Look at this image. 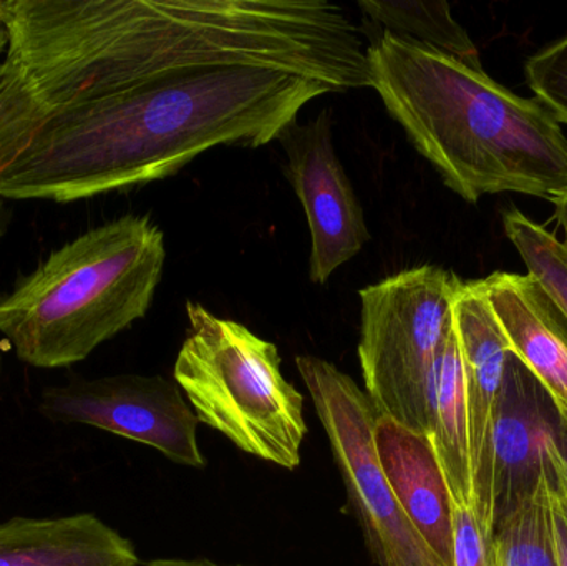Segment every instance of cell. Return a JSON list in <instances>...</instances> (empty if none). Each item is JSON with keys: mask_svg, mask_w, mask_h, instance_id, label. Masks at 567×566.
Masks as SVG:
<instances>
[{"mask_svg": "<svg viewBox=\"0 0 567 566\" xmlns=\"http://www.w3.org/2000/svg\"><path fill=\"white\" fill-rule=\"evenodd\" d=\"M336 83L262 65L169 70L0 122V198L75 203L166 178L216 146L259 148Z\"/></svg>", "mask_w": 567, "mask_h": 566, "instance_id": "1", "label": "cell"}, {"mask_svg": "<svg viewBox=\"0 0 567 566\" xmlns=\"http://www.w3.org/2000/svg\"><path fill=\"white\" fill-rule=\"evenodd\" d=\"M367 62L386 112L460 198L512 192L555 203L567 195V138L538 100L392 32L369 43Z\"/></svg>", "mask_w": 567, "mask_h": 566, "instance_id": "2", "label": "cell"}, {"mask_svg": "<svg viewBox=\"0 0 567 566\" xmlns=\"http://www.w3.org/2000/svg\"><path fill=\"white\" fill-rule=\"evenodd\" d=\"M165 261V236L150 216L125 215L89 229L0 296V332L33 368L85 361L145 318Z\"/></svg>", "mask_w": 567, "mask_h": 566, "instance_id": "3", "label": "cell"}, {"mask_svg": "<svg viewBox=\"0 0 567 566\" xmlns=\"http://www.w3.org/2000/svg\"><path fill=\"white\" fill-rule=\"evenodd\" d=\"M186 315L173 378L198 421L239 451L296 471L307 434L303 395L284 378L276 344L198 302Z\"/></svg>", "mask_w": 567, "mask_h": 566, "instance_id": "4", "label": "cell"}, {"mask_svg": "<svg viewBox=\"0 0 567 566\" xmlns=\"http://www.w3.org/2000/svg\"><path fill=\"white\" fill-rule=\"evenodd\" d=\"M463 281L415 266L360 289L359 362L379 415L430 435L436 368Z\"/></svg>", "mask_w": 567, "mask_h": 566, "instance_id": "5", "label": "cell"}, {"mask_svg": "<svg viewBox=\"0 0 567 566\" xmlns=\"http://www.w3.org/2000/svg\"><path fill=\"white\" fill-rule=\"evenodd\" d=\"M296 366L329 439L373 564L445 566L413 527L383 474L373 439L379 412L367 392L326 359L297 356Z\"/></svg>", "mask_w": 567, "mask_h": 566, "instance_id": "6", "label": "cell"}, {"mask_svg": "<svg viewBox=\"0 0 567 566\" xmlns=\"http://www.w3.org/2000/svg\"><path fill=\"white\" fill-rule=\"evenodd\" d=\"M39 411L53 422L90 425L132 439L175 464L206 465L198 444V418L178 384L162 375L75 379L47 388Z\"/></svg>", "mask_w": 567, "mask_h": 566, "instance_id": "7", "label": "cell"}, {"mask_svg": "<svg viewBox=\"0 0 567 566\" xmlns=\"http://www.w3.org/2000/svg\"><path fill=\"white\" fill-rule=\"evenodd\" d=\"M278 142L287 156V179L302 203L309 225V279L313 285H326L370 241L365 215L337 156L327 110L309 122L290 123Z\"/></svg>", "mask_w": 567, "mask_h": 566, "instance_id": "8", "label": "cell"}, {"mask_svg": "<svg viewBox=\"0 0 567 566\" xmlns=\"http://www.w3.org/2000/svg\"><path fill=\"white\" fill-rule=\"evenodd\" d=\"M561 429L551 395L512 352L489 438L493 531L535 494L545 472L546 441Z\"/></svg>", "mask_w": 567, "mask_h": 566, "instance_id": "9", "label": "cell"}, {"mask_svg": "<svg viewBox=\"0 0 567 566\" xmlns=\"http://www.w3.org/2000/svg\"><path fill=\"white\" fill-rule=\"evenodd\" d=\"M453 328L465 375L473 512L483 534L492 541L495 531L489 505V438L512 348L482 281L463 282L453 306Z\"/></svg>", "mask_w": 567, "mask_h": 566, "instance_id": "10", "label": "cell"}, {"mask_svg": "<svg viewBox=\"0 0 567 566\" xmlns=\"http://www.w3.org/2000/svg\"><path fill=\"white\" fill-rule=\"evenodd\" d=\"M373 439L400 507L443 565L453 566L452 497L429 435L379 415Z\"/></svg>", "mask_w": 567, "mask_h": 566, "instance_id": "11", "label": "cell"}, {"mask_svg": "<svg viewBox=\"0 0 567 566\" xmlns=\"http://www.w3.org/2000/svg\"><path fill=\"white\" fill-rule=\"evenodd\" d=\"M513 354L567 412V322L533 276L495 272L482 279Z\"/></svg>", "mask_w": 567, "mask_h": 566, "instance_id": "12", "label": "cell"}, {"mask_svg": "<svg viewBox=\"0 0 567 566\" xmlns=\"http://www.w3.org/2000/svg\"><path fill=\"white\" fill-rule=\"evenodd\" d=\"M133 545L92 514L0 524V566H138Z\"/></svg>", "mask_w": 567, "mask_h": 566, "instance_id": "13", "label": "cell"}, {"mask_svg": "<svg viewBox=\"0 0 567 566\" xmlns=\"http://www.w3.org/2000/svg\"><path fill=\"white\" fill-rule=\"evenodd\" d=\"M430 441L452 502L473 508L472 454L465 375L455 328L446 339L436 368Z\"/></svg>", "mask_w": 567, "mask_h": 566, "instance_id": "14", "label": "cell"}, {"mask_svg": "<svg viewBox=\"0 0 567 566\" xmlns=\"http://www.w3.org/2000/svg\"><path fill=\"white\" fill-rule=\"evenodd\" d=\"M359 7L372 22L382 25V32L409 37L483 69L478 49L468 32L453 19L449 3L360 0Z\"/></svg>", "mask_w": 567, "mask_h": 566, "instance_id": "15", "label": "cell"}, {"mask_svg": "<svg viewBox=\"0 0 567 566\" xmlns=\"http://www.w3.org/2000/svg\"><path fill=\"white\" fill-rule=\"evenodd\" d=\"M492 566H558L545 472L535 494L496 525Z\"/></svg>", "mask_w": 567, "mask_h": 566, "instance_id": "16", "label": "cell"}, {"mask_svg": "<svg viewBox=\"0 0 567 566\" xmlns=\"http://www.w3.org/2000/svg\"><path fill=\"white\" fill-rule=\"evenodd\" d=\"M506 236L518 249L528 275L539 282L567 322V248L519 209L503 216Z\"/></svg>", "mask_w": 567, "mask_h": 566, "instance_id": "17", "label": "cell"}, {"mask_svg": "<svg viewBox=\"0 0 567 566\" xmlns=\"http://www.w3.org/2000/svg\"><path fill=\"white\" fill-rule=\"evenodd\" d=\"M525 72L536 100L556 122L567 123V37L535 53Z\"/></svg>", "mask_w": 567, "mask_h": 566, "instance_id": "18", "label": "cell"}, {"mask_svg": "<svg viewBox=\"0 0 567 566\" xmlns=\"http://www.w3.org/2000/svg\"><path fill=\"white\" fill-rule=\"evenodd\" d=\"M563 431V429H561ZM561 432L546 441V484H548L549 508H551L553 541L556 562L567 566V471L559 451L558 439Z\"/></svg>", "mask_w": 567, "mask_h": 566, "instance_id": "19", "label": "cell"}, {"mask_svg": "<svg viewBox=\"0 0 567 566\" xmlns=\"http://www.w3.org/2000/svg\"><path fill=\"white\" fill-rule=\"evenodd\" d=\"M453 566H492V541L473 508L452 502Z\"/></svg>", "mask_w": 567, "mask_h": 566, "instance_id": "20", "label": "cell"}, {"mask_svg": "<svg viewBox=\"0 0 567 566\" xmlns=\"http://www.w3.org/2000/svg\"><path fill=\"white\" fill-rule=\"evenodd\" d=\"M143 566H219V565L213 564V562H209V560H176V558H173V560H169V558H166V560H153V562H150V564H146Z\"/></svg>", "mask_w": 567, "mask_h": 566, "instance_id": "21", "label": "cell"}, {"mask_svg": "<svg viewBox=\"0 0 567 566\" xmlns=\"http://www.w3.org/2000/svg\"><path fill=\"white\" fill-rule=\"evenodd\" d=\"M555 208L556 219H558L559 226H561L563 233H565V241L563 243H565V246L567 248V195L556 199Z\"/></svg>", "mask_w": 567, "mask_h": 566, "instance_id": "22", "label": "cell"}, {"mask_svg": "<svg viewBox=\"0 0 567 566\" xmlns=\"http://www.w3.org/2000/svg\"><path fill=\"white\" fill-rule=\"evenodd\" d=\"M10 222H12V212L7 206V199L0 198V239L9 229Z\"/></svg>", "mask_w": 567, "mask_h": 566, "instance_id": "23", "label": "cell"}, {"mask_svg": "<svg viewBox=\"0 0 567 566\" xmlns=\"http://www.w3.org/2000/svg\"><path fill=\"white\" fill-rule=\"evenodd\" d=\"M559 415H561L563 431L558 439L559 451H561L563 461H565L567 471V412L563 409H558Z\"/></svg>", "mask_w": 567, "mask_h": 566, "instance_id": "24", "label": "cell"}, {"mask_svg": "<svg viewBox=\"0 0 567 566\" xmlns=\"http://www.w3.org/2000/svg\"><path fill=\"white\" fill-rule=\"evenodd\" d=\"M7 45H9V32H7L6 22L0 16V53H6Z\"/></svg>", "mask_w": 567, "mask_h": 566, "instance_id": "25", "label": "cell"}, {"mask_svg": "<svg viewBox=\"0 0 567 566\" xmlns=\"http://www.w3.org/2000/svg\"><path fill=\"white\" fill-rule=\"evenodd\" d=\"M239 566H245V565H239Z\"/></svg>", "mask_w": 567, "mask_h": 566, "instance_id": "26", "label": "cell"}]
</instances>
